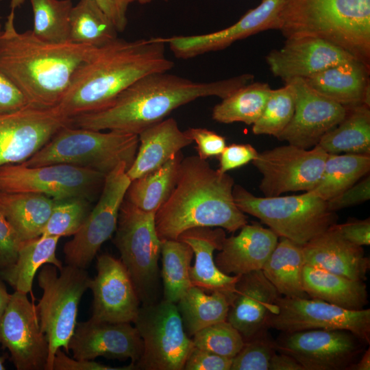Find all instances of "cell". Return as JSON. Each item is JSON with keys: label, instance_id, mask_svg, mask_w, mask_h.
Segmentation results:
<instances>
[{"label": "cell", "instance_id": "7c38bea8", "mask_svg": "<svg viewBox=\"0 0 370 370\" xmlns=\"http://www.w3.org/2000/svg\"><path fill=\"white\" fill-rule=\"evenodd\" d=\"M127 169V164L121 162L106 175L97 204L79 230L64 246L66 264L85 269L116 231L120 208L131 183Z\"/></svg>", "mask_w": 370, "mask_h": 370}, {"label": "cell", "instance_id": "7dc6e473", "mask_svg": "<svg viewBox=\"0 0 370 370\" xmlns=\"http://www.w3.org/2000/svg\"><path fill=\"white\" fill-rule=\"evenodd\" d=\"M258 152L249 144H232L225 146L218 156L219 167L217 169L221 173L239 168L252 162Z\"/></svg>", "mask_w": 370, "mask_h": 370}, {"label": "cell", "instance_id": "9a60e30c", "mask_svg": "<svg viewBox=\"0 0 370 370\" xmlns=\"http://www.w3.org/2000/svg\"><path fill=\"white\" fill-rule=\"evenodd\" d=\"M274 341L277 352L292 356L304 370H349L367 345L343 330L282 332Z\"/></svg>", "mask_w": 370, "mask_h": 370}, {"label": "cell", "instance_id": "7a4b0ae2", "mask_svg": "<svg viewBox=\"0 0 370 370\" xmlns=\"http://www.w3.org/2000/svg\"><path fill=\"white\" fill-rule=\"evenodd\" d=\"M165 46L160 37L135 40L117 38L97 47L74 72L57 109L70 119L108 107L139 78L174 66L166 56Z\"/></svg>", "mask_w": 370, "mask_h": 370}, {"label": "cell", "instance_id": "ac0fdd59", "mask_svg": "<svg viewBox=\"0 0 370 370\" xmlns=\"http://www.w3.org/2000/svg\"><path fill=\"white\" fill-rule=\"evenodd\" d=\"M284 0H262L254 9L248 10L230 27L201 35L174 36L162 38L177 58L194 57L224 49L236 41L262 31L278 29L280 14Z\"/></svg>", "mask_w": 370, "mask_h": 370}, {"label": "cell", "instance_id": "8fae6325", "mask_svg": "<svg viewBox=\"0 0 370 370\" xmlns=\"http://www.w3.org/2000/svg\"><path fill=\"white\" fill-rule=\"evenodd\" d=\"M105 177L98 171L66 164L36 167L10 164L0 167V191L36 193L55 200H90L102 189Z\"/></svg>", "mask_w": 370, "mask_h": 370}, {"label": "cell", "instance_id": "7402d4cb", "mask_svg": "<svg viewBox=\"0 0 370 370\" xmlns=\"http://www.w3.org/2000/svg\"><path fill=\"white\" fill-rule=\"evenodd\" d=\"M352 59L356 58L336 46L309 36L287 38L282 47L266 56L271 72L284 83L296 78L306 79Z\"/></svg>", "mask_w": 370, "mask_h": 370}, {"label": "cell", "instance_id": "44dd1931", "mask_svg": "<svg viewBox=\"0 0 370 370\" xmlns=\"http://www.w3.org/2000/svg\"><path fill=\"white\" fill-rule=\"evenodd\" d=\"M68 348L75 359H130L136 365L143 354V343L137 329L130 323L103 321L90 317L77 323Z\"/></svg>", "mask_w": 370, "mask_h": 370}, {"label": "cell", "instance_id": "603a6c76", "mask_svg": "<svg viewBox=\"0 0 370 370\" xmlns=\"http://www.w3.org/2000/svg\"><path fill=\"white\" fill-rule=\"evenodd\" d=\"M262 270L239 276L226 321L247 341L260 331L268 329L271 314L277 311L280 297Z\"/></svg>", "mask_w": 370, "mask_h": 370}, {"label": "cell", "instance_id": "60d3db41", "mask_svg": "<svg viewBox=\"0 0 370 370\" xmlns=\"http://www.w3.org/2000/svg\"><path fill=\"white\" fill-rule=\"evenodd\" d=\"M295 105V91L291 82L271 90L259 119L252 125L256 135H270L277 138L291 120Z\"/></svg>", "mask_w": 370, "mask_h": 370}, {"label": "cell", "instance_id": "f5cc1de1", "mask_svg": "<svg viewBox=\"0 0 370 370\" xmlns=\"http://www.w3.org/2000/svg\"><path fill=\"white\" fill-rule=\"evenodd\" d=\"M345 239L358 246L370 245V219L350 220L346 223L332 225Z\"/></svg>", "mask_w": 370, "mask_h": 370}, {"label": "cell", "instance_id": "bcb514c9", "mask_svg": "<svg viewBox=\"0 0 370 370\" xmlns=\"http://www.w3.org/2000/svg\"><path fill=\"white\" fill-rule=\"evenodd\" d=\"M21 243L0 206V271L16 262Z\"/></svg>", "mask_w": 370, "mask_h": 370}, {"label": "cell", "instance_id": "3957f363", "mask_svg": "<svg viewBox=\"0 0 370 370\" xmlns=\"http://www.w3.org/2000/svg\"><path fill=\"white\" fill-rule=\"evenodd\" d=\"M97 47L72 43H51L32 30L18 32L14 10L0 36V70L25 95L33 106L58 105L78 66Z\"/></svg>", "mask_w": 370, "mask_h": 370}, {"label": "cell", "instance_id": "8992f818", "mask_svg": "<svg viewBox=\"0 0 370 370\" xmlns=\"http://www.w3.org/2000/svg\"><path fill=\"white\" fill-rule=\"evenodd\" d=\"M138 145L136 134L115 130L101 132L66 125L22 164L29 167L66 164L106 175L121 162L129 169L135 159Z\"/></svg>", "mask_w": 370, "mask_h": 370}, {"label": "cell", "instance_id": "d590c367", "mask_svg": "<svg viewBox=\"0 0 370 370\" xmlns=\"http://www.w3.org/2000/svg\"><path fill=\"white\" fill-rule=\"evenodd\" d=\"M230 301L218 291L208 295L192 286L176 303L186 334L196 332L212 324L226 321Z\"/></svg>", "mask_w": 370, "mask_h": 370}, {"label": "cell", "instance_id": "6125c7cd", "mask_svg": "<svg viewBox=\"0 0 370 370\" xmlns=\"http://www.w3.org/2000/svg\"><path fill=\"white\" fill-rule=\"evenodd\" d=\"M2 31H3V29H2L1 25V23H0V36L1 35Z\"/></svg>", "mask_w": 370, "mask_h": 370}, {"label": "cell", "instance_id": "6f0895ef", "mask_svg": "<svg viewBox=\"0 0 370 370\" xmlns=\"http://www.w3.org/2000/svg\"><path fill=\"white\" fill-rule=\"evenodd\" d=\"M11 294L6 289L4 283L0 279V317L3 313L10 299Z\"/></svg>", "mask_w": 370, "mask_h": 370}, {"label": "cell", "instance_id": "30bf717a", "mask_svg": "<svg viewBox=\"0 0 370 370\" xmlns=\"http://www.w3.org/2000/svg\"><path fill=\"white\" fill-rule=\"evenodd\" d=\"M143 343L137 369L182 370L194 347L176 304L165 300L143 304L134 321Z\"/></svg>", "mask_w": 370, "mask_h": 370}, {"label": "cell", "instance_id": "ee69618b", "mask_svg": "<svg viewBox=\"0 0 370 370\" xmlns=\"http://www.w3.org/2000/svg\"><path fill=\"white\" fill-rule=\"evenodd\" d=\"M275 352V341L264 329L245 341L241 349L232 358L230 370H269Z\"/></svg>", "mask_w": 370, "mask_h": 370}, {"label": "cell", "instance_id": "94428289", "mask_svg": "<svg viewBox=\"0 0 370 370\" xmlns=\"http://www.w3.org/2000/svg\"><path fill=\"white\" fill-rule=\"evenodd\" d=\"M151 1V0H132V2L138 1L140 3H148V2Z\"/></svg>", "mask_w": 370, "mask_h": 370}, {"label": "cell", "instance_id": "1f68e13d", "mask_svg": "<svg viewBox=\"0 0 370 370\" xmlns=\"http://www.w3.org/2000/svg\"><path fill=\"white\" fill-rule=\"evenodd\" d=\"M304 264L301 245L280 237L261 270L280 295L310 298L303 286Z\"/></svg>", "mask_w": 370, "mask_h": 370}, {"label": "cell", "instance_id": "cb8c5ba5", "mask_svg": "<svg viewBox=\"0 0 370 370\" xmlns=\"http://www.w3.org/2000/svg\"><path fill=\"white\" fill-rule=\"evenodd\" d=\"M332 225L301 246L305 264L352 280H365L370 260L362 247L345 239Z\"/></svg>", "mask_w": 370, "mask_h": 370}, {"label": "cell", "instance_id": "9c48e42d", "mask_svg": "<svg viewBox=\"0 0 370 370\" xmlns=\"http://www.w3.org/2000/svg\"><path fill=\"white\" fill-rule=\"evenodd\" d=\"M156 212L143 211L127 200L121 206L114 243L143 304L155 302L161 240Z\"/></svg>", "mask_w": 370, "mask_h": 370}, {"label": "cell", "instance_id": "d6a6232c", "mask_svg": "<svg viewBox=\"0 0 370 370\" xmlns=\"http://www.w3.org/2000/svg\"><path fill=\"white\" fill-rule=\"evenodd\" d=\"M317 145L328 153L370 154V106L347 108L343 119Z\"/></svg>", "mask_w": 370, "mask_h": 370}, {"label": "cell", "instance_id": "f1b7e54d", "mask_svg": "<svg viewBox=\"0 0 370 370\" xmlns=\"http://www.w3.org/2000/svg\"><path fill=\"white\" fill-rule=\"evenodd\" d=\"M303 286L310 298L323 300L350 310H360L368 304L367 286L355 280L305 264Z\"/></svg>", "mask_w": 370, "mask_h": 370}, {"label": "cell", "instance_id": "ab89813d", "mask_svg": "<svg viewBox=\"0 0 370 370\" xmlns=\"http://www.w3.org/2000/svg\"><path fill=\"white\" fill-rule=\"evenodd\" d=\"M34 13L33 34L51 43L69 42L71 0H29Z\"/></svg>", "mask_w": 370, "mask_h": 370}, {"label": "cell", "instance_id": "83f0119b", "mask_svg": "<svg viewBox=\"0 0 370 370\" xmlns=\"http://www.w3.org/2000/svg\"><path fill=\"white\" fill-rule=\"evenodd\" d=\"M140 145L126 174L131 181L158 169L193 141L173 118L164 119L138 134Z\"/></svg>", "mask_w": 370, "mask_h": 370}, {"label": "cell", "instance_id": "277c9868", "mask_svg": "<svg viewBox=\"0 0 370 370\" xmlns=\"http://www.w3.org/2000/svg\"><path fill=\"white\" fill-rule=\"evenodd\" d=\"M234 179L212 169L198 156L183 158L176 184L155 214L161 241L177 240L184 231L200 227H221L234 232L247 217L234 202Z\"/></svg>", "mask_w": 370, "mask_h": 370}, {"label": "cell", "instance_id": "ffe728a7", "mask_svg": "<svg viewBox=\"0 0 370 370\" xmlns=\"http://www.w3.org/2000/svg\"><path fill=\"white\" fill-rule=\"evenodd\" d=\"M295 91L293 116L278 139L309 149L345 117L347 108L311 88L303 79L290 82Z\"/></svg>", "mask_w": 370, "mask_h": 370}, {"label": "cell", "instance_id": "f6af8a7d", "mask_svg": "<svg viewBox=\"0 0 370 370\" xmlns=\"http://www.w3.org/2000/svg\"><path fill=\"white\" fill-rule=\"evenodd\" d=\"M184 133L197 144L198 156L202 160L218 156L226 146L223 136L206 128L190 127Z\"/></svg>", "mask_w": 370, "mask_h": 370}, {"label": "cell", "instance_id": "5b68a950", "mask_svg": "<svg viewBox=\"0 0 370 370\" xmlns=\"http://www.w3.org/2000/svg\"><path fill=\"white\" fill-rule=\"evenodd\" d=\"M279 30L325 40L370 67V0H284Z\"/></svg>", "mask_w": 370, "mask_h": 370}, {"label": "cell", "instance_id": "e575fe53", "mask_svg": "<svg viewBox=\"0 0 370 370\" xmlns=\"http://www.w3.org/2000/svg\"><path fill=\"white\" fill-rule=\"evenodd\" d=\"M370 171V154L328 153L321 178L308 191L328 201L356 184Z\"/></svg>", "mask_w": 370, "mask_h": 370}, {"label": "cell", "instance_id": "f35d334b", "mask_svg": "<svg viewBox=\"0 0 370 370\" xmlns=\"http://www.w3.org/2000/svg\"><path fill=\"white\" fill-rule=\"evenodd\" d=\"M161 241L163 299L176 304L193 286L190 269L194 254L190 246L180 240Z\"/></svg>", "mask_w": 370, "mask_h": 370}, {"label": "cell", "instance_id": "484cf974", "mask_svg": "<svg viewBox=\"0 0 370 370\" xmlns=\"http://www.w3.org/2000/svg\"><path fill=\"white\" fill-rule=\"evenodd\" d=\"M278 242V236L258 223L246 224L238 234L225 237L214 262L224 273L241 275L261 270Z\"/></svg>", "mask_w": 370, "mask_h": 370}, {"label": "cell", "instance_id": "2e32d148", "mask_svg": "<svg viewBox=\"0 0 370 370\" xmlns=\"http://www.w3.org/2000/svg\"><path fill=\"white\" fill-rule=\"evenodd\" d=\"M66 125H70V119L62 115L56 106L29 105L0 114V167L25 162Z\"/></svg>", "mask_w": 370, "mask_h": 370}, {"label": "cell", "instance_id": "836d02e7", "mask_svg": "<svg viewBox=\"0 0 370 370\" xmlns=\"http://www.w3.org/2000/svg\"><path fill=\"white\" fill-rule=\"evenodd\" d=\"M182 158L180 151L158 169L131 181L125 199L143 211L156 212L176 184Z\"/></svg>", "mask_w": 370, "mask_h": 370}, {"label": "cell", "instance_id": "5bb4252c", "mask_svg": "<svg viewBox=\"0 0 370 370\" xmlns=\"http://www.w3.org/2000/svg\"><path fill=\"white\" fill-rule=\"evenodd\" d=\"M328 154L319 145L306 149L290 144L258 152L252 163L262 175L260 190L265 197L310 191L321 178Z\"/></svg>", "mask_w": 370, "mask_h": 370}, {"label": "cell", "instance_id": "681fc988", "mask_svg": "<svg viewBox=\"0 0 370 370\" xmlns=\"http://www.w3.org/2000/svg\"><path fill=\"white\" fill-rule=\"evenodd\" d=\"M370 199V177L366 176L362 180L356 182L336 197L327 201L331 211L357 205Z\"/></svg>", "mask_w": 370, "mask_h": 370}, {"label": "cell", "instance_id": "c3c4849f", "mask_svg": "<svg viewBox=\"0 0 370 370\" xmlns=\"http://www.w3.org/2000/svg\"><path fill=\"white\" fill-rule=\"evenodd\" d=\"M232 358L193 347L184 366L185 370H230Z\"/></svg>", "mask_w": 370, "mask_h": 370}, {"label": "cell", "instance_id": "ba28073f", "mask_svg": "<svg viewBox=\"0 0 370 370\" xmlns=\"http://www.w3.org/2000/svg\"><path fill=\"white\" fill-rule=\"evenodd\" d=\"M57 269L55 265L46 264L38 275L43 293L36 310L49 343L46 370H52L58 349L62 347L69 354L68 343L77 325L78 306L91 280L84 269L66 264L59 270L60 274Z\"/></svg>", "mask_w": 370, "mask_h": 370}, {"label": "cell", "instance_id": "9f6ffc18", "mask_svg": "<svg viewBox=\"0 0 370 370\" xmlns=\"http://www.w3.org/2000/svg\"><path fill=\"white\" fill-rule=\"evenodd\" d=\"M370 369V349L365 350L360 358L354 363L349 370H369Z\"/></svg>", "mask_w": 370, "mask_h": 370}, {"label": "cell", "instance_id": "52a82bcc", "mask_svg": "<svg viewBox=\"0 0 370 370\" xmlns=\"http://www.w3.org/2000/svg\"><path fill=\"white\" fill-rule=\"evenodd\" d=\"M234 200L244 213L259 219L278 237L304 245L336 223L327 201L308 192L297 195L257 197L241 185L233 188Z\"/></svg>", "mask_w": 370, "mask_h": 370}, {"label": "cell", "instance_id": "816d5d0a", "mask_svg": "<svg viewBox=\"0 0 370 370\" xmlns=\"http://www.w3.org/2000/svg\"><path fill=\"white\" fill-rule=\"evenodd\" d=\"M29 105L25 95L0 70V114L14 112Z\"/></svg>", "mask_w": 370, "mask_h": 370}, {"label": "cell", "instance_id": "4dcf8cb0", "mask_svg": "<svg viewBox=\"0 0 370 370\" xmlns=\"http://www.w3.org/2000/svg\"><path fill=\"white\" fill-rule=\"evenodd\" d=\"M60 237L40 236L22 242L16 262L0 271V278L15 291L32 294V284L37 271L44 264H51L58 270L62 262L56 257V251Z\"/></svg>", "mask_w": 370, "mask_h": 370}, {"label": "cell", "instance_id": "4316f807", "mask_svg": "<svg viewBox=\"0 0 370 370\" xmlns=\"http://www.w3.org/2000/svg\"><path fill=\"white\" fill-rule=\"evenodd\" d=\"M369 74L370 67L352 59L303 79L317 92L345 108L370 106Z\"/></svg>", "mask_w": 370, "mask_h": 370}, {"label": "cell", "instance_id": "4fadbf2b", "mask_svg": "<svg viewBox=\"0 0 370 370\" xmlns=\"http://www.w3.org/2000/svg\"><path fill=\"white\" fill-rule=\"evenodd\" d=\"M268 328L282 332L310 330H347L370 344V309L350 310L314 298L280 296Z\"/></svg>", "mask_w": 370, "mask_h": 370}, {"label": "cell", "instance_id": "74e56055", "mask_svg": "<svg viewBox=\"0 0 370 370\" xmlns=\"http://www.w3.org/2000/svg\"><path fill=\"white\" fill-rule=\"evenodd\" d=\"M271 90L267 83L252 82L245 85L217 104L212 118L222 123L253 125L260 116Z\"/></svg>", "mask_w": 370, "mask_h": 370}, {"label": "cell", "instance_id": "7bdbcfd3", "mask_svg": "<svg viewBox=\"0 0 370 370\" xmlns=\"http://www.w3.org/2000/svg\"><path fill=\"white\" fill-rule=\"evenodd\" d=\"M193 336L195 347L229 358H233L245 343L240 332L227 321L203 328Z\"/></svg>", "mask_w": 370, "mask_h": 370}, {"label": "cell", "instance_id": "6da1fadb", "mask_svg": "<svg viewBox=\"0 0 370 370\" xmlns=\"http://www.w3.org/2000/svg\"><path fill=\"white\" fill-rule=\"evenodd\" d=\"M245 73L210 82H194L166 72L146 75L122 91L108 107L70 118V125L96 131L105 130L138 135L164 120L173 110L198 98L224 99L253 82Z\"/></svg>", "mask_w": 370, "mask_h": 370}, {"label": "cell", "instance_id": "91938a15", "mask_svg": "<svg viewBox=\"0 0 370 370\" xmlns=\"http://www.w3.org/2000/svg\"><path fill=\"white\" fill-rule=\"evenodd\" d=\"M5 360V357L4 356H0V370H5L4 362Z\"/></svg>", "mask_w": 370, "mask_h": 370}, {"label": "cell", "instance_id": "d6986e66", "mask_svg": "<svg viewBox=\"0 0 370 370\" xmlns=\"http://www.w3.org/2000/svg\"><path fill=\"white\" fill-rule=\"evenodd\" d=\"M96 269L89 285L93 294L91 317L113 323L134 322L140 301L121 259L101 254L97 257Z\"/></svg>", "mask_w": 370, "mask_h": 370}, {"label": "cell", "instance_id": "f907efd6", "mask_svg": "<svg viewBox=\"0 0 370 370\" xmlns=\"http://www.w3.org/2000/svg\"><path fill=\"white\" fill-rule=\"evenodd\" d=\"M136 365L131 362L123 367H111L92 360H79L71 358L58 349L54 356L52 370H135Z\"/></svg>", "mask_w": 370, "mask_h": 370}, {"label": "cell", "instance_id": "e0dca14e", "mask_svg": "<svg viewBox=\"0 0 370 370\" xmlns=\"http://www.w3.org/2000/svg\"><path fill=\"white\" fill-rule=\"evenodd\" d=\"M0 344L17 370H46L49 343L41 330L36 306L27 294L14 291L0 317Z\"/></svg>", "mask_w": 370, "mask_h": 370}, {"label": "cell", "instance_id": "db71d44e", "mask_svg": "<svg viewBox=\"0 0 370 370\" xmlns=\"http://www.w3.org/2000/svg\"><path fill=\"white\" fill-rule=\"evenodd\" d=\"M113 23L118 32L125 31L127 10L132 0H94Z\"/></svg>", "mask_w": 370, "mask_h": 370}, {"label": "cell", "instance_id": "b9f144b4", "mask_svg": "<svg viewBox=\"0 0 370 370\" xmlns=\"http://www.w3.org/2000/svg\"><path fill=\"white\" fill-rule=\"evenodd\" d=\"M88 200L73 198L56 200L42 236H71L82 227L90 212Z\"/></svg>", "mask_w": 370, "mask_h": 370}, {"label": "cell", "instance_id": "f546056e", "mask_svg": "<svg viewBox=\"0 0 370 370\" xmlns=\"http://www.w3.org/2000/svg\"><path fill=\"white\" fill-rule=\"evenodd\" d=\"M56 202L40 193L0 191L1 210L21 242L42 235Z\"/></svg>", "mask_w": 370, "mask_h": 370}, {"label": "cell", "instance_id": "d4e9b609", "mask_svg": "<svg viewBox=\"0 0 370 370\" xmlns=\"http://www.w3.org/2000/svg\"><path fill=\"white\" fill-rule=\"evenodd\" d=\"M225 237L223 228L200 227L184 231L177 239L188 244L193 251L195 262L190 269L192 285L205 291L221 292L231 302L240 275L223 273L216 265L213 256L215 250L221 249Z\"/></svg>", "mask_w": 370, "mask_h": 370}, {"label": "cell", "instance_id": "680465c9", "mask_svg": "<svg viewBox=\"0 0 370 370\" xmlns=\"http://www.w3.org/2000/svg\"><path fill=\"white\" fill-rule=\"evenodd\" d=\"M25 0H11L10 7L12 10H15L16 8H19L24 3Z\"/></svg>", "mask_w": 370, "mask_h": 370}, {"label": "cell", "instance_id": "11a10c76", "mask_svg": "<svg viewBox=\"0 0 370 370\" xmlns=\"http://www.w3.org/2000/svg\"><path fill=\"white\" fill-rule=\"evenodd\" d=\"M269 370H304V368L292 356L276 352L271 357Z\"/></svg>", "mask_w": 370, "mask_h": 370}, {"label": "cell", "instance_id": "8d00e7d4", "mask_svg": "<svg viewBox=\"0 0 370 370\" xmlns=\"http://www.w3.org/2000/svg\"><path fill=\"white\" fill-rule=\"evenodd\" d=\"M113 23L94 0H79L69 19L70 42L102 47L118 38Z\"/></svg>", "mask_w": 370, "mask_h": 370}]
</instances>
